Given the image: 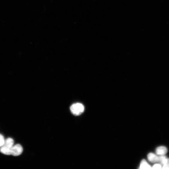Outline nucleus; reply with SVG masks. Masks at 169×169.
I'll return each mask as SVG.
<instances>
[{"label":"nucleus","instance_id":"nucleus-1","mask_svg":"<svg viewBox=\"0 0 169 169\" xmlns=\"http://www.w3.org/2000/svg\"><path fill=\"white\" fill-rule=\"evenodd\" d=\"M14 144L13 139L9 138L5 141L4 144L1 147L0 152L6 155H11V150Z\"/></svg>","mask_w":169,"mask_h":169},{"label":"nucleus","instance_id":"nucleus-2","mask_svg":"<svg viewBox=\"0 0 169 169\" xmlns=\"http://www.w3.org/2000/svg\"><path fill=\"white\" fill-rule=\"evenodd\" d=\"M70 110L74 115L79 116L84 112V107L82 104L80 103H76L71 105Z\"/></svg>","mask_w":169,"mask_h":169},{"label":"nucleus","instance_id":"nucleus-3","mask_svg":"<svg viewBox=\"0 0 169 169\" xmlns=\"http://www.w3.org/2000/svg\"><path fill=\"white\" fill-rule=\"evenodd\" d=\"M23 149L22 146L19 144L13 146L11 152V155L15 156H19L22 153Z\"/></svg>","mask_w":169,"mask_h":169},{"label":"nucleus","instance_id":"nucleus-4","mask_svg":"<svg viewBox=\"0 0 169 169\" xmlns=\"http://www.w3.org/2000/svg\"><path fill=\"white\" fill-rule=\"evenodd\" d=\"M168 152L167 147L165 146H161L157 148L156 150V154L159 156L165 155Z\"/></svg>","mask_w":169,"mask_h":169},{"label":"nucleus","instance_id":"nucleus-5","mask_svg":"<svg viewBox=\"0 0 169 169\" xmlns=\"http://www.w3.org/2000/svg\"><path fill=\"white\" fill-rule=\"evenodd\" d=\"M147 158L152 163H156L159 162V157L153 153H149L148 155Z\"/></svg>","mask_w":169,"mask_h":169},{"label":"nucleus","instance_id":"nucleus-6","mask_svg":"<svg viewBox=\"0 0 169 169\" xmlns=\"http://www.w3.org/2000/svg\"><path fill=\"white\" fill-rule=\"evenodd\" d=\"M140 169H151V166L147 162L145 159L143 160L140 164L139 166Z\"/></svg>","mask_w":169,"mask_h":169},{"label":"nucleus","instance_id":"nucleus-7","mask_svg":"<svg viewBox=\"0 0 169 169\" xmlns=\"http://www.w3.org/2000/svg\"><path fill=\"white\" fill-rule=\"evenodd\" d=\"M159 157V162L160 164L162 167L163 165L165 164V162L167 160L168 158L165 156V155H162V156H160Z\"/></svg>","mask_w":169,"mask_h":169},{"label":"nucleus","instance_id":"nucleus-8","mask_svg":"<svg viewBox=\"0 0 169 169\" xmlns=\"http://www.w3.org/2000/svg\"><path fill=\"white\" fill-rule=\"evenodd\" d=\"M162 168L169 169V158H168L167 160L163 165Z\"/></svg>","mask_w":169,"mask_h":169},{"label":"nucleus","instance_id":"nucleus-9","mask_svg":"<svg viewBox=\"0 0 169 169\" xmlns=\"http://www.w3.org/2000/svg\"><path fill=\"white\" fill-rule=\"evenodd\" d=\"M4 137L2 135L0 134V147L4 144Z\"/></svg>","mask_w":169,"mask_h":169},{"label":"nucleus","instance_id":"nucleus-10","mask_svg":"<svg viewBox=\"0 0 169 169\" xmlns=\"http://www.w3.org/2000/svg\"><path fill=\"white\" fill-rule=\"evenodd\" d=\"M162 166L161 164H156L153 166L152 168L153 169H161L162 168Z\"/></svg>","mask_w":169,"mask_h":169}]
</instances>
